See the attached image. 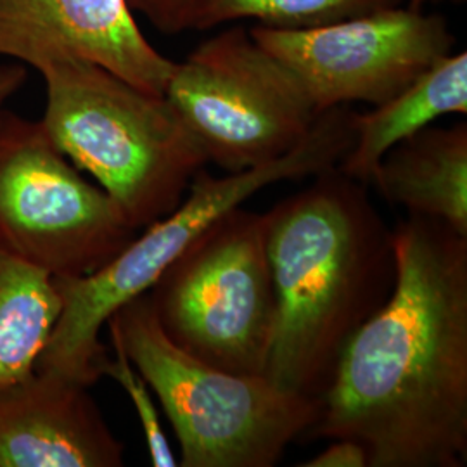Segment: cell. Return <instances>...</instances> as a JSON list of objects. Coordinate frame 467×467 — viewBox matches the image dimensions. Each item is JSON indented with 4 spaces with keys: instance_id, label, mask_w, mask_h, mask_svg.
Instances as JSON below:
<instances>
[{
    "instance_id": "4",
    "label": "cell",
    "mask_w": 467,
    "mask_h": 467,
    "mask_svg": "<svg viewBox=\"0 0 467 467\" xmlns=\"http://www.w3.org/2000/svg\"><path fill=\"white\" fill-rule=\"evenodd\" d=\"M38 73L50 139L117 202L135 231L182 202L208 158L165 96L80 59L49 63Z\"/></svg>"
},
{
    "instance_id": "9",
    "label": "cell",
    "mask_w": 467,
    "mask_h": 467,
    "mask_svg": "<svg viewBox=\"0 0 467 467\" xmlns=\"http://www.w3.org/2000/svg\"><path fill=\"white\" fill-rule=\"evenodd\" d=\"M250 34L300 78L318 113L391 99L455 44L445 17L409 4L303 30L258 25Z\"/></svg>"
},
{
    "instance_id": "18",
    "label": "cell",
    "mask_w": 467,
    "mask_h": 467,
    "mask_svg": "<svg viewBox=\"0 0 467 467\" xmlns=\"http://www.w3.org/2000/svg\"><path fill=\"white\" fill-rule=\"evenodd\" d=\"M301 467H368V449L350 438H336L333 443Z\"/></svg>"
},
{
    "instance_id": "16",
    "label": "cell",
    "mask_w": 467,
    "mask_h": 467,
    "mask_svg": "<svg viewBox=\"0 0 467 467\" xmlns=\"http://www.w3.org/2000/svg\"><path fill=\"white\" fill-rule=\"evenodd\" d=\"M108 333H109L111 353H108V357L104 360L102 376H108L113 381H117L132 401L135 414L139 418L142 433H144L146 445H148L150 464L154 467L179 466V462L171 451V447L168 443L165 430L161 426L156 403L152 400L150 384L146 383V379L135 368L132 360L125 353L123 345L119 343L117 334L111 333V331H108Z\"/></svg>"
},
{
    "instance_id": "19",
    "label": "cell",
    "mask_w": 467,
    "mask_h": 467,
    "mask_svg": "<svg viewBox=\"0 0 467 467\" xmlns=\"http://www.w3.org/2000/svg\"><path fill=\"white\" fill-rule=\"evenodd\" d=\"M26 82V67L21 63L0 65V109Z\"/></svg>"
},
{
    "instance_id": "15",
    "label": "cell",
    "mask_w": 467,
    "mask_h": 467,
    "mask_svg": "<svg viewBox=\"0 0 467 467\" xmlns=\"http://www.w3.org/2000/svg\"><path fill=\"white\" fill-rule=\"evenodd\" d=\"M405 4V0H194L191 30L256 19L275 30H303Z\"/></svg>"
},
{
    "instance_id": "12",
    "label": "cell",
    "mask_w": 467,
    "mask_h": 467,
    "mask_svg": "<svg viewBox=\"0 0 467 467\" xmlns=\"http://www.w3.org/2000/svg\"><path fill=\"white\" fill-rule=\"evenodd\" d=\"M368 185L412 217L467 237V123L426 127L388 150Z\"/></svg>"
},
{
    "instance_id": "8",
    "label": "cell",
    "mask_w": 467,
    "mask_h": 467,
    "mask_svg": "<svg viewBox=\"0 0 467 467\" xmlns=\"http://www.w3.org/2000/svg\"><path fill=\"white\" fill-rule=\"evenodd\" d=\"M165 98L208 163L227 173L279 160L320 117L300 78L243 26L204 40L175 63Z\"/></svg>"
},
{
    "instance_id": "1",
    "label": "cell",
    "mask_w": 467,
    "mask_h": 467,
    "mask_svg": "<svg viewBox=\"0 0 467 467\" xmlns=\"http://www.w3.org/2000/svg\"><path fill=\"white\" fill-rule=\"evenodd\" d=\"M393 244L395 287L353 334L301 441L350 438L368 467H464L467 237L409 215Z\"/></svg>"
},
{
    "instance_id": "3",
    "label": "cell",
    "mask_w": 467,
    "mask_h": 467,
    "mask_svg": "<svg viewBox=\"0 0 467 467\" xmlns=\"http://www.w3.org/2000/svg\"><path fill=\"white\" fill-rule=\"evenodd\" d=\"M355 139V111L336 106L320 113L296 148L265 165L215 177L206 168L194 175L182 202L152 222L106 265L78 277L54 279L59 314L36 368L94 386L102 376L108 347L100 333L121 306L148 293L160 275L217 218L258 191L281 181L314 177L339 161Z\"/></svg>"
},
{
    "instance_id": "7",
    "label": "cell",
    "mask_w": 467,
    "mask_h": 467,
    "mask_svg": "<svg viewBox=\"0 0 467 467\" xmlns=\"http://www.w3.org/2000/svg\"><path fill=\"white\" fill-rule=\"evenodd\" d=\"M137 233L42 119L0 109V254L67 279L106 265Z\"/></svg>"
},
{
    "instance_id": "14",
    "label": "cell",
    "mask_w": 467,
    "mask_h": 467,
    "mask_svg": "<svg viewBox=\"0 0 467 467\" xmlns=\"http://www.w3.org/2000/svg\"><path fill=\"white\" fill-rule=\"evenodd\" d=\"M57 314L54 279L0 254V389L36 368Z\"/></svg>"
},
{
    "instance_id": "11",
    "label": "cell",
    "mask_w": 467,
    "mask_h": 467,
    "mask_svg": "<svg viewBox=\"0 0 467 467\" xmlns=\"http://www.w3.org/2000/svg\"><path fill=\"white\" fill-rule=\"evenodd\" d=\"M90 386L35 368L0 389V467H121L118 440Z\"/></svg>"
},
{
    "instance_id": "20",
    "label": "cell",
    "mask_w": 467,
    "mask_h": 467,
    "mask_svg": "<svg viewBox=\"0 0 467 467\" xmlns=\"http://www.w3.org/2000/svg\"><path fill=\"white\" fill-rule=\"evenodd\" d=\"M443 0H405V4L412 5V7H418V9H426V5H436V4H441Z\"/></svg>"
},
{
    "instance_id": "2",
    "label": "cell",
    "mask_w": 467,
    "mask_h": 467,
    "mask_svg": "<svg viewBox=\"0 0 467 467\" xmlns=\"http://www.w3.org/2000/svg\"><path fill=\"white\" fill-rule=\"evenodd\" d=\"M368 187L329 168L265 213L275 327L264 378L284 391L322 400L353 334L395 287L393 227Z\"/></svg>"
},
{
    "instance_id": "10",
    "label": "cell",
    "mask_w": 467,
    "mask_h": 467,
    "mask_svg": "<svg viewBox=\"0 0 467 467\" xmlns=\"http://www.w3.org/2000/svg\"><path fill=\"white\" fill-rule=\"evenodd\" d=\"M0 56L36 71L88 61L156 96L175 67L142 34L129 0H0Z\"/></svg>"
},
{
    "instance_id": "5",
    "label": "cell",
    "mask_w": 467,
    "mask_h": 467,
    "mask_svg": "<svg viewBox=\"0 0 467 467\" xmlns=\"http://www.w3.org/2000/svg\"><path fill=\"white\" fill-rule=\"evenodd\" d=\"M106 327L161 403L181 445L179 466L274 467L318 419V399L208 366L173 345L148 293L121 306Z\"/></svg>"
},
{
    "instance_id": "17",
    "label": "cell",
    "mask_w": 467,
    "mask_h": 467,
    "mask_svg": "<svg viewBox=\"0 0 467 467\" xmlns=\"http://www.w3.org/2000/svg\"><path fill=\"white\" fill-rule=\"evenodd\" d=\"M134 13H140L150 25L165 35L191 30L194 0H129Z\"/></svg>"
},
{
    "instance_id": "6",
    "label": "cell",
    "mask_w": 467,
    "mask_h": 467,
    "mask_svg": "<svg viewBox=\"0 0 467 467\" xmlns=\"http://www.w3.org/2000/svg\"><path fill=\"white\" fill-rule=\"evenodd\" d=\"M148 296L173 345L208 366L264 376L275 327L265 213L237 206L217 218Z\"/></svg>"
},
{
    "instance_id": "13",
    "label": "cell",
    "mask_w": 467,
    "mask_h": 467,
    "mask_svg": "<svg viewBox=\"0 0 467 467\" xmlns=\"http://www.w3.org/2000/svg\"><path fill=\"white\" fill-rule=\"evenodd\" d=\"M467 113V52L449 54L397 96L355 113V139L337 168L368 185L384 154L445 115Z\"/></svg>"
}]
</instances>
